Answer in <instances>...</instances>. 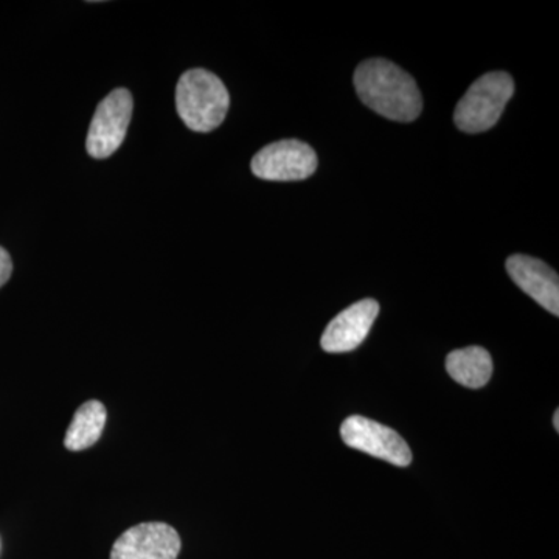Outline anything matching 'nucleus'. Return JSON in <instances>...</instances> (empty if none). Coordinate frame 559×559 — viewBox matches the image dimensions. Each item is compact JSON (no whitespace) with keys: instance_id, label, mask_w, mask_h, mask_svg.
<instances>
[{"instance_id":"12","label":"nucleus","mask_w":559,"mask_h":559,"mask_svg":"<svg viewBox=\"0 0 559 559\" xmlns=\"http://www.w3.org/2000/svg\"><path fill=\"white\" fill-rule=\"evenodd\" d=\"M11 272H13V263H11L9 252L0 248V288L9 282Z\"/></svg>"},{"instance_id":"13","label":"nucleus","mask_w":559,"mask_h":559,"mask_svg":"<svg viewBox=\"0 0 559 559\" xmlns=\"http://www.w3.org/2000/svg\"><path fill=\"white\" fill-rule=\"evenodd\" d=\"M554 425L557 432H559V411L555 412Z\"/></svg>"},{"instance_id":"6","label":"nucleus","mask_w":559,"mask_h":559,"mask_svg":"<svg viewBox=\"0 0 559 559\" xmlns=\"http://www.w3.org/2000/svg\"><path fill=\"white\" fill-rule=\"evenodd\" d=\"M341 437L347 447L366 452L371 457L385 460L401 468L411 465L409 444L399 432L373 421V419L353 415L342 423Z\"/></svg>"},{"instance_id":"3","label":"nucleus","mask_w":559,"mask_h":559,"mask_svg":"<svg viewBox=\"0 0 559 559\" xmlns=\"http://www.w3.org/2000/svg\"><path fill=\"white\" fill-rule=\"evenodd\" d=\"M514 94V81L509 73L489 72L471 84L454 112L460 131L479 134L491 130Z\"/></svg>"},{"instance_id":"7","label":"nucleus","mask_w":559,"mask_h":559,"mask_svg":"<svg viewBox=\"0 0 559 559\" xmlns=\"http://www.w3.org/2000/svg\"><path fill=\"white\" fill-rule=\"evenodd\" d=\"M180 538L171 525L145 522L135 525L114 543L110 559H178Z\"/></svg>"},{"instance_id":"11","label":"nucleus","mask_w":559,"mask_h":559,"mask_svg":"<svg viewBox=\"0 0 559 559\" xmlns=\"http://www.w3.org/2000/svg\"><path fill=\"white\" fill-rule=\"evenodd\" d=\"M106 407L100 401L91 400L84 403L73 415L68 433H66L64 447L69 451H84L94 447L100 440L106 425Z\"/></svg>"},{"instance_id":"10","label":"nucleus","mask_w":559,"mask_h":559,"mask_svg":"<svg viewBox=\"0 0 559 559\" xmlns=\"http://www.w3.org/2000/svg\"><path fill=\"white\" fill-rule=\"evenodd\" d=\"M447 370L452 380L465 388H484L491 380V355L481 347L455 349L448 356Z\"/></svg>"},{"instance_id":"5","label":"nucleus","mask_w":559,"mask_h":559,"mask_svg":"<svg viewBox=\"0 0 559 559\" xmlns=\"http://www.w3.org/2000/svg\"><path fill=\"white\" fill-rule=\"evenodd\" d=\"M132 95L127 90L110 92L98 105L87 132L86 148L95 159H106L127 138L132 116Z\"/></svg>"},{"instance_id":"2","label":"nucleus","mask_w":559,"mask_h":559,"mask_svg":"<svg viewBox=\"0 0 559 559\" xmlns=\"http://www.w3.org/2000/svg\"><path fill=\"white\" fill-rule=\"evenodd\" d=\"M229 106V91L215 73L191 69L180 76L176 87V109L191 131H215L226 119Z\"/></svg>"},{"instance_id":"9","label":"nucleus","mask_w":559,"mask_h":559,"mask_svg":"<svg viewBox=\"0 0 559 559\" xmlns=\"http://www.w3.org/2000/svg\"><path fill=\"white\" fill-rule=\"evenodd\" d=\"M507 272L514 285L551 314H559V278L557 272L544 261L528 255H511L507 260Z\"/></svg>"},{"instance_id":"4","label":"nucleus","mask_w":559,"mask_h":559,"mask_svg":"<svg viewBox=\"0 0 559 559\" xmlns=\"http://www.w3.org/2000/svg\"><path fill=\"white\" fill-rule=\"evenodd\" d=\"M318 154L300 140H280L253 156L250 170L257 178L290 182L310 178L318 170Z\"/></svg>"},{"instance_id":"8","label":"nucleus","mask_w":559,"mask_h":559,"mask_svg":"<svg viewBox=\"0 0 559 559\" xmlns=\"http://www.w3.org/2000/svg\"><path fill=\"white\" fill-rule=\"evenodd\" d=\"M380 314V304L373 299L360 300L331 320L323 333L322 348L326 353H348L358 348L369 336L374 319Z\"/></svg>"},{"instance_id":"1","label":"nucleus","mask_w":559,"mask_h":559,"mask_svg":"<svg viewBox=\"0 0 559 559\" xmlns=\"http://www.w3.org/2000/svg\"><path fill=\"white\" fill-rule=\"evenodd\" d=\"M360 102L393 121L411 123L423 110L417 81L399 66L381 58L364 61L353 76Z\"/></svg>"}]
</instances>
